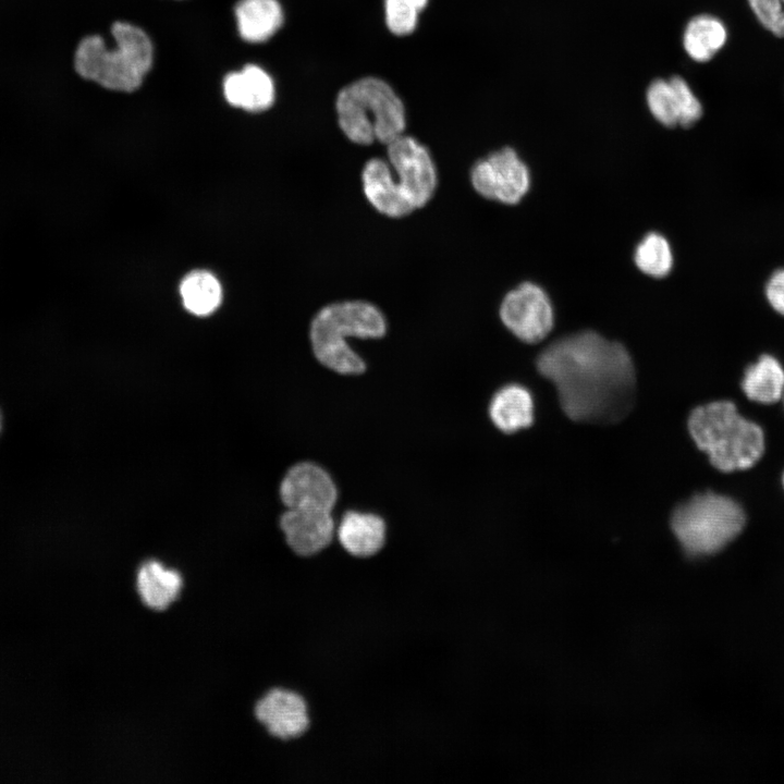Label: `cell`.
<instances>
[{
	"label": "cell",
	"instance_id": "25",
	"mask_svg": "<svg viewBox=\"0 0 784 784\" xmlns=\"http://www.w3.org/2000/svg\"><path fill=\"white\" fill-rule=\"evenodd\" d=\"M669 81L676 99L679 125L688 127L695 124L702 115L699 99L683 77L672 76Z\"/></svg>",
	"mask_w": 784,
	"mask_h": 784
},
{
	"label": "cell",
	"instance_id": "32",
	"mask_svg": "<svg viewBox=\"0 0 784 784\" xmlns=\"http://www.w3.org/2000/svg\"><path fill=\"white\" fill-rule=\"evenodd\" d=\"M784 396V395H783Z\"/></svg>",
	"mask_w": 784,
	"mask_h": 784
},
{
	"label": "cell",
	"instance_id": "2",
	"mask_svg": "<svg viewBox=\"0 0 784 784\" xmlns=\"http://www.w3.org/2000/svg\"><path fill=\"white\" fill-rule=\"evenodd\" d=\"M387 331V319L377 306L344 301L316 313L309 326V343L321 367L341 376H358L367 370V362L347 339L379 340Z\"/></svg>",
	"mask_w": 784,
	"mask_h": 784
},
{
	"label": "cell",
	"instance_id": "10",
	"mask_svg": "<svg viewBox=\"0 0 784 784\" xmlns=\"http://www.w3.org/2000/svg\"><path fill=\"white\" fill-rule=\"evenodd\" d=\"M279 497L284 509L334 512L340 500V489L327 467L306 460L287 468L280 481Z\"/></svg>",
	"mask_w": 784,
	"mask_h": 784
},
{
	"label": "cell",
	"instance_id": "24",
	"mask_svg": "<svg viewBox=\"0 0 784 784\" xmlns=\"http://www.w3.org/2000/svg\"><path fill=\"white\" fill-rule=\"evenodd\" d=\"M428 0H385V22L395 35H408L417 25L418 15Z\"/></svg>",
	"mask_w": 784,
	"mask_h": 784
},
{
	"label": "cell",
	"instance_id": "26",
	"mask_svg": "<svg viewBox=\"0 0 784 784\" xmlns=\"http://www.w3.org/2000/svg\"><path fill=\"white\" fill-rule=\"evenodd\" d=\"M760 24L777 37H784V1L748 0Z\"/></svg>",
	"mask_w": 784,
	"mask_h": 784
},
{
	"label": "cell",
	"instance_id": "20",
	"mask_svg": "<svg viewBox=\"0 0 784 784\" xmlns=\"http://www.w3.org/2000/svg\"><path fill=\"white\" fill-rule=\"evenodd\" d=\"M726 28L721 20L709 14L693 17L684 32L683 45L695 61L706 62L724 46Z\"/></svg>",
	"mask_w": 784,
	"mask_h": 784
},
{
	"label": "cell",
	"instance_id": "27",
	"mask_svg": "<svg viewBox=\"0 0 784 784\" xmlns=\"http://www.w3.org/2000/svg\"><path fill=\"white\" fill-rule=\"evenodd\" d=\"M764 295L771 308L784 316V268L773 271L769 277Z\"/></svg>",
	"mask_w": 784,
	"mask_h": 784
},
{
	"label": "cell",
	"instance_id": "7",
	"mask_svg": "<svg viewBox=\"0 0 784 784\" xmlns=\"http://www.w3.org/2000/svg\"><path fill=\"white\" fill-rule=\"evenodd\" d=\"M387 156L402 196L413 210L424 207L438 183L436 164L427 147L402 134L387 145Z\"/></svg>",
	"mask_w": 784,
	"mask_h": 784
},
{
	"label": "cell",
	"instance_id": "28",
	"mask_svg": "<svg viewBox=\"0 0 784 784\" xmlns=\"http://www.w3.org/2000/svg\"><path fill=\"white\" fill-rule=\"evenodd\" d=\"M313 669H314V654H313ZM311 675H313V674H311ZM311 679H313V677H311ZM310 685H311V683H310ZM309 688H310V687H309ZM308 691H309V690H308ZM307 694H308V693H307ZM305 697H306V696H305Z\"/></svg>",
	"mask_w": 784,
	"mask_h": 784
},
{
	"label": "cell",
	"instance_id": "6",
	"mask_svg": "<svg viewBox=\"0 0 784 784\" xmlns=\"http://www.w3.org/2000/svg\"><path fill=\"white\" fill-rule=\"evenodd\" d=\"M746 525V513L734 499L712 491L693 495L675 507L671 528L690 556L719 552Z\"/></svg>",
	"mask_w": 784,
	"mask_h": 784
},
{
	"label": "cell",
	"instance_id": "3",
	"mask_svg": "<svg viewBox=\"0 0 784 784\" xmlns=\"http://www.w3.org/2000/svg\"><path fill=\"white\" fill-rule=\"evenodd\" d=\"M688 430L711 465L723 473L752 467L765 450L762 428L743 417L732 401H714L694 408Z\"/></svg>",
	"mask_w": 784,
	"mask_h": 784
},
{
	"label": "cell",
	"instance_id": "15",
	"mask_svg": "<svg viewBox=\"0 0 784 784\" xmlns=\"http://www.w3.org/2000/svg\"><path fill=\"white\" fill-rule=\"evenodd\" d=\"M226 101L249 112L265 111L274 100L271 77L259 66L246 65L241 72L230 73L223 81Z\"/></svg>",
	"mask_w": 784,
	"mask_h": 784
},
{
	"label": "cell",
	"instance_id": "21",
	"mask_svg": "<svg viewBox=\"0 0 784 784\" xmlns=\"http://www.w3.org/2000/svg\"><path fill=\"white\" fill-rule=\"evenodd\" d=\"M180 296L188 313L204 317L212 314L220 306L222 287L211 272L194 270L181 281Z\"/></svg>",
	"mask_w": 784,
	"mask_h": 784
},
{
	"label": "cell",
	"instance_id": "12",
	"mask_svg": "<svg viewBox=\"0 0 784 784\" xmlns=\"http://www.w3.org/2000/svg\"><path fill=\"white\" fill-rule=\"evenodd\" d=\"M279 528L292 553L307 559L335 541L336 517L329 511L285 509L279 517Z\"/></svg>",
	"mask_w": 784,
	"mask_h": 784
},
{
	"label": "cell",
	"instance_id": "29",
	"mask_svg": "<svg viewBox=\"0 0 784 784\" xmlns=\"http://www.w3.org/2000/svg\"><path fill=\"white\" fill-rule=\"evenodd\" d=\"M782 482H783V486H784V473H783V477H782Z\"/></svg>",
	"mask_w": 784,
	"mask_h": 784
},
{
	"label": "cell",
	"instance_id": "5",
	"mask_svg": "<svg viewBox=\"0 0 784 784\" xmlns=\"http://www.w3.org/2000/svg\"><path fill=\"white\" fill-rule=\"evenodd\" d=\"M338 122L343 134L358 145L375 140L388 145L404 134L405 108L383 79L364 77L342 88L336 97Z\"/></svg>",
	"mask_w": 784,
	"mask_h": 784
},
{
	"label": "cell",
	"instance_id": "13",
	"mask_svg": "<svg viewBox=\"0 0 784 784\" xmlns=\"http://www.w3.org/2000/svg\"><path fill=\"white\" fill-rule=\"evenodd\" d=\"M387 540L388 523L380 513L347 507L336 516L335 541L353 558L371 559L378 555Z\"/></svg>",
	"mask_w": 784,
	"mask_h": 784
},
{
	"label": "cell",
	"instance_id": "18",
	"mask_svg": "<svg viewBox=\"0 0 784 784\" xmlns=\"http://www.w3.org/2000/svg\"><path fill=\"white\" fill-rule=\"evenodd\" d=\"M235 15L240 35L248 42L266 41L283 23V12L277 0H240Z\"/></svg>",
	"mask_w": 784,
	"mask_h": 784
},
{
	"label": "cell",
	"instance_id": "4",
	"mask_svg": "<svg viewBox=\"0 0 784 784\" xmlns=\"http://www.w3.org/2000/svg\"><path fill=\"white\" fill-rule=\"evenodd\" d=\"M111 33L115 49H108L99 35L79 40L73 56L74 71L107 89L134 91L151 68V41L143 29L125 22H115Z\"/></svg>",
	"mask_w": 784,
	"mask_h": 784
},
{
	"label": "cell",
	"instance_id": "9",
	"mask_svg": "<svg viewBox=\"0 0 784 784\" xmlns=\"http://www.w3.org/2000/svg\"><path fill=\"white\" fill-rule=\"evenodd\" d=\"M499 314L506 329L526 343L543 340L554 323L548 294L532 282H524L510 291L500 305Z\"/></svg>",
	"mask_w": 784,
	"mask_h": 784
},
{
	"label": "cell",
	"instance_id": "19",
	"mask_svg": "<svg viewBox=\"0 0 784 784\" xmlns=\"http://www.w3.org/2000/svg\"><path fill=\"white\" fill-rule=\"evenodd\" d=\"M740 387L750 401L774 404L784 395V369L775 357L763 354L746 368Z\"/></svg>",
	"mask_w": 784,
	"mask_h": 784
},
{
	"label": "cell",
	"instance_id": "8",
	"mask_svg": "<svg viewBox=\"0 0 784 784\" xmlns=\"http://www.w3.org/2000/svg\"><path fill=\"white\" fill-rule=\"evenodd\" d=\"M474 189L483 198L515 205L530 186L528 167L511 147H504L479 159L470 170Z\"/></svg>",
	"mask_w": 784,
	"mask_h": 784
},
{
	"label": "cell",
	"instance_id": "1",
	"mask_svg": "<svg viewBox=\"0 0 784 784\" xmlns=\"http://www.w3.org/2000/svg\"><path fill=\"white\" fill-rule=\"evenodd\" d=\"M536 366L555 385L562 409L575 421L613 424L633 408L636 375L630 355L595 331L552 342Z\"/></svg>",
	"mask_w": 784,
	"mask_h": 784
},
{
	"label": "cell",
	"instance_id": "16",
	"mask_svg": "<svg viewBox=\"0 0 784 784\" xmlns=\"http://www.w3.org/2000/svg\"><path fill=\"white\" fill-rule=\"evenodd\" d=\"M488 416L493 426L503 433L510 434L527 428L534 420L532 396L520 384H505L491 396Z\"/></svg>",
	"mask_w": 784,
	"mask_h": 784
},
{
	"label": "cell",
	"instance_id": "14",
	"mask_svg": "<svg viewBox=\"0 0 784 784\" xmlns=\"http://www.w3.org/2000/svg\"><path fill=\"white\" fill-rule=\"evenodd\" d=\"M362 186L368 203L389 218H402L414 211L395 185L391 167L384 159L371 158L365 163Z\"/></svg>",
	"mask_w": 784,
	"mask_h": 784
},
{
	"label": "cell",
	"instance_id": "31",
	"mask_svg": "<svg viewBox=\"0 0 784 784\" xmlns=\"http://www.w3.org/2000/svg\"><path fill=\"white\" fill-rule=\"evenodd\" d=\"M784 1V0H783Z\"/></svg>",
	"mask_w": 784,
	"mask_h": 784
},
{
	"label": "cell",
	"instance_id": "30",
	"mask_svg": "<svg viewBox=\"0 0 784 784\" xmlns=\"http://www.w3.org/2000/svg\"><path fill=\"white\" fill-rule=\"evenodd\" d=\"M0 430H1V415H0Z\"/></svg>",
	"mask_w": 784,
	"mask_h": 784
},
{
	"label": "cell",
	"instance_id": "23",
	"mask_svg": "<svg viewBox=\"0 0 784 784\" xmlns=\"http://www.w3.org/2000/svg\"><path fill=\"white\" fill-rule=\"evenodd\" d=\"M647 103L661 124L667 127L679 125L676 99L669 79L658 78L649 85Z\"/></svg>",
	"mask_w": 784,
	"mask_h": 784
},
{
	"label": "cell",
	"instance_id": "22",
	"mask_svg": "<svg viewBox=\"0 0 784 784\" xmlns=\"http://www.w3.org/2000/svg\"><path fill=\"white\" fill-rule=\"evenodd\" d=\"M634 261L647 275L653 278L667 275L673 266V255L667 240L659 233H648L636 246Z\"/></svg>",
	"mask_w": 784,
	"mask_h": 784
},
{
	"label": "cell",
	"instance_id": "11",
	"mask_svg": "<svg viewBox=\"0 0 784 784\" xmlns=\"http://www.w3.org/2000/svg\"><path fill=\"white\" fill-rule=\"evenodd\" d=\"M255 715L272 737L283 742L299 739L311 725L307 699L292 688L268 690L257 701Z\"/></svg>",
	"mask_w": 784,
	"mask_h": 784
},
{
	"label": "cell",
	"instance_id": "17",
	"mask_svg": "<svg viewBox=\"0 0 784 784\" xmlns=\"http://www.w3.org/2000/svg\"><path fill=\"white\" fill-rule=\"evenodd\" d=\"M183 585L181 574L150 560L140 565L136 586L143 603L157 611L166 610L179 596Z\"/></svg>",
	"mask_w": 784,
	"mask_h": 784
}]
</instances>
